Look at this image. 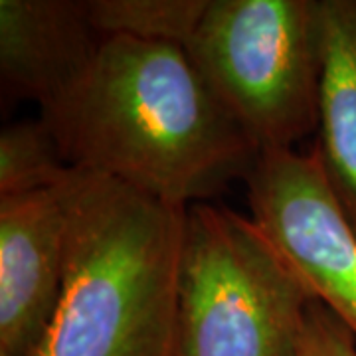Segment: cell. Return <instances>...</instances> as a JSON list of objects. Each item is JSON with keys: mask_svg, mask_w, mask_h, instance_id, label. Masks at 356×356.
I'll return each instance as SVG.
<instances>
[{"mask_svg": "<svg viewBox=\"0 0 356 356\" xmlns=\"http://www.w3.org/2000/svg\"><path fill=\"white\" fill-rule=\"evenodd\" d=\"M65 163L188 208L248 178L259 151L186 50L103 38L88 72L40 111Z\"/></svg>", "mask_w": 356, "mask_h": 356, "instance_id": "cell-1", "label": "cell"}, {"mask_svg": "<svg viewBox=\"0 0 356 356\" xmlns=\"http://www.w3.org/2000/svg\"><path fill=\"white\" fill-rule=\"evenodd\" d=\"M188 208L77 170L62 295L32 356H175Z\"/></svg>", "mask_w": 356, "mask_h": 356, "instance_id": "cell-2", "label": "cell"}, {"mask_svg": "<svg viewBox=\"0 0 356 356\" xmlns=\"http://www.w3.org/2000/svg\"><path fill=\"white\" fill-rule=\"evenodd\" d=\"M313 301L254 218L188 206L175 356H299Z\"/></svg>", "mask_w": 356, "mask_h": 356, "instance_id": "cell-3", "label": "cell"}, {"mask_svg": "<svg viewBox=\"0 0 356 356\" xmlns=\"http://www.w3.org/2000/svg\"><path fill=\"white\" fill-rule=\"evenodd\" d=\"M186 54L259 154L318 129V0H210Z\"/></svg>", "mask_w": 356, "mask_h": 356, "instance_id": "cell-4", "label": "cell"}, {"mask_svg": "<svg viewBox=\"0 0 356 356\" xmlns=\"http://www.w3.org/2000/svg\"><path fill=\"white\" fill-rule=\"evenodd\" d=\"M248 182L250 216L277 245L311 297L356 339V229L317 151H266Z\"/></svg>", "mask_w": 356, "mask_h": 356, "instance_id": "cell-5", "label": "cell"}, {"mask_svg": "<svg viewBox=\"0 0 356 356\" xmlns=\"http://www.w3.org/2000/svg\"><path fill=\"white\" fill-rule=\"evenodd\" d=\"M76 168L48 191L0 196V356H32L62 295Z\"/></svg>", "mask_w": 356, "mask_h": 356, "instance_id": "cell-6", "label": "cell"}, {"mask_svg": "<svg viewBox=\"0 0 356 356\" xmlns=\"http://www.w3.org/2000/svg\"><path fill=\"white\" fill-rule=\"evenodd\" d=\"M88 0H0V77L40 111L88 72L102 46Z\"/></svg>", "mask_w": 356, "mask_h": 356, "instance_id": "cell-7", "label": "cell"}, {"mask_svg": "<svg viewBox=\"0 0 356 356\" xmlns=\"http://www.w3.org/2000/svg\"><path fill=\"white\" fill-rule=\"evenodd\" d=\"M318 18L323 70L313 149L356 229V0H318Z\"/></svg>", "mask_w": 356, "mask_h": 356, "instance_id": "cell-8", "label": "cell"}, {"mask_svg": "<svg viewBox=\"0 0 356 356\" xmlns=\"http://www.w3.org/2000/svg\"><path fill=\"white\" fill-rule=\"evenodd\" d=\"M210 0H88L102 38H131L186 50Z\"/></svg>", "mask_w": 356, "mask_h": 356, "instance_id": "cell-9", "label": "cell"}, {"mask_svg": "<svg viewBox=\"0 0 356 356\" xmlns=\"http://www.w3.org/2000/svg\"><path fill=\"white\" fill-rule=\"evenodd\" d=\"M48 123H13L0 135V196L54 188L72 175Z\"/></svg>", "mask_w": 356, "mask_h": 356, "instance_id": "cell-10", "label": "cell"}, {"mask_svg": "<svg viewBox=\"0 0 356 356\" xmlns=\"http://www.w3.org/2000/svg\"><path fill=\"white\" fill-rule=\"evenodd\" d=\"M299 356H356V339L341 318L318 301L309 305Z\"/></svg>", "mask_w": 356, "mask_h": 356, "instance_id": "cell-11", "label": "cell"}]
</instances>
